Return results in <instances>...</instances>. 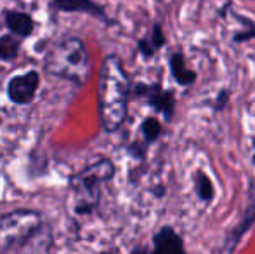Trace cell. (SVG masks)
<instances>
[{"mask_svg":"<svg viewBox=\"0 0 255 254\" xmlns=\"http://www.w3.org/2000/svg\"><path fill=\"white\" fill-rule=\"evenodd\" d=\"M130 78L118 56H104L98 82V115L103 131L111 134L125 122Z\"/></svg>","mask_w":255,"mask_h":254,"instance_id":"1","label":"cell"},{"mask_svg":"<svg viewBox=\"0 0 255 254\" xmlns=\"http://www.w3.org/2000/svg\"><path fill=\"white\" fill-rule=\"evenodd\" d=\"M44 68L49 75L71 82L75 87H84L89 78V52L84 40L66 37L54 44L45 54Z\"/></svg>","mask_w":255,"mask_h":254,"instance_id":"2","label":"cell"},{"mask_svg":"<svg viewBox=\"0 0 255 254\" xmlns=\"http://www.w3.org/2000/svg\"><path fill=\"white\" fill-rule=\"evenodd\" d=\"M115 173H117L115 164L110 159L103 157L85 169H82L80 173L70 176L68 183L75 195L73 213L78 216H87V214L94 213L101 200L103 185L110 183L115 178Z\"/></svg>","mask_w":255,"mask_h":254,"instance_id":"3","label":"cell"},{"mask_svg":"<svg viewBox=\"0 0 255 254\" xmlns=\"http://www.w3.org/2000/svg\"><path fill=\"white\" fill-rule=\"evenodd\" d=\"M47 223L40 211L14 209L0 216V253H24Z\"/></svg>","mask_w":255,"mask_h":254,"instance_id":"4","label":"cell"},{"mask_svg":"<svg viewBox=\"0 0 255 254\" xmlns=\"http://www.w3.org/2000/svg\"><path fill=\"white\" fill-rule=\"evenodd\" d=\"M40 85L38 70H30L26 73L14 75L7 82V98L14 105H30Z\"/></svg>","mask_w":255,"mask_h":254,"instance_id":"5","label":"cell"},{"mask_svg":"<svg viewBox=\"0 0 255 254\" xmlns=\"http://www.w3.org/2000/svg\"><path fill=\"white\" fill-rule=\"evenodd\" d=\"M134 96L135 98H144L146 103L156 110L158 113L165 115V119H172L174 115V94L170 91H163L160 85L154 84H135L134 85Z\"/></svg>","mask_w":255,"mask_h":254,"instance_id":"6","label":"cell"},{"mask_svg":"<svg viewBox=\"0 0 255 254\" xmlns=\"http://www.w3.org/2000/svg\"><path fill=\"white\" fill-rule=\"evenodd\" d=\"M51 10L56 12H82L103 19L104 23H111L106 16V10L94 0H51Z\"/></svg>","mask_w":255,"mask_h":254,"instance_id":"7","label":"cell"},{"mask_svg":"<svg viewBox=\"0 0 255 254\" xmlns=\"http://www.w3.org/2000/svg\"><path fill=\"white\" fill-rule=\"evenodd\" d=\"M153 251L154 253H167V254H181L184 253L182 239L170 227H163L156 232L153 237Z\"/></svg>","mask_w":255,"mask_h":254,"instance_id":"8","label":"cell"},{"mask_svg":"<svg viewBox=\"0 0 255 254\" xmlns=\"http://www.w3.org/2000/svg\"><path fill=\"white\" fill-rule=\"evenodd\" d=\"M3 21L5 26L9 28L10 33H14L16 37L26 38L33 33L35 23L31 19V16L28 12H19V10H3Z\"/></svg>","mask_w":255,"mask_h":254,"instance_id":"9","label":"cell"},{"mask_svg":"<svg viewBox=\"0 0 255 254\" xmlns=\"http://www.w3.org/2000/svg\"><path fill=\"white\" fill-rule=\"evenodd\" d=\"M168 66H170V71H172V75H174V78L181 85H189L196 80V73L191 68H188V64L184 61V56H182L181 52L172 54L170 61H168Z\"/></svg>","mask_w":255,"mask_h":254,"instance_id":"10","label":"cell"},{"mask_svg":"<svg viewBox=\"0 0 255 254\" xmlns=\"http://www.w3.org/2000/svg\"><path fill=\"white\" fill-rule=\"evenodd\" d=\"M163 44H165L163 31H161L160 24L156 23L153 26V30H151V35H149V37H146V38H141V40L137 42V49H139V52L142 54V58L149 59V58H153L154 52H156Z\"/></svg>","mask_w":255,"mask_h":254,"instance_id":"11","label":"cell"},{"mask_svg":"<svg viewBox=\"0 0 255 254\" xmlns=\"http://www.w3.org/2000/svg\"><path fill=\"white\" fill-rule=\"evenodd\" d=\"M52 242L54 239H52L51 227H49V223H45L42 227V230L37 234V237L24 248V253H49L52 248Z\"/></svg>","mask_w":255,"mask_h":254,"instance_id":"12","label":"cell"},{"mask_svg":"<svg viewBox=\"0 0 255 254\" xmlns=\"http://www.w3.org/2000/svg\"><path fill=\"white\" fill-rule=\"evenodd\" d=\"M21 42L14 37V33H7L0 37V59L2 61H14L19 54Z\"/></svg>","mask_w":255,"mask_h":254,"instance_id":"13","label":"cell"},{"mask_svg":"<svg viewBox=\"0 0 255 254\" xmlns=\"http://www.w3.org/2000/svg\"><path fill=\"white\" fill-rule=\"evenodd\" d=\"M195 181H196V193L203 202H210L214 199V187H212V181L203 171H198L195 174Z\"/></svg>","mask_w":255,"mask_h":254,"instance_id":"14","label":"cell"},{"mask_svg":"<svg viewBox=\"0 0 255 254\" xmlns=\"http://www.w3.org/2000/svg\"><path fill=\"white\" fill-rule=\"evenodd\" d=\"M141 131H142V136H144L146 143L156 141V139L160 138V134H161V124L158 122L154 117H148V119L142 122Z\"/></svg>","mask_w":255,"mask_h":254,"instance_id":"15","label":"cell"},{"mask_svg":"<svg viewBox=\"0 0 255 254\" xmlns=\"http://www.w3.org/2000/svg\"><path fill=\"white\" fill-rule=\"evenodd\" d=\"M128 153H130L134 159H144V148H141L137 143H132V145L128 146Z\"/></svg>","mask_w":255,"mask_h":254,"instance_id":"16","label":"cell"},{"mask_svg":"<svg viewBox=\"0 0 255 254\" xmlns=\"http://www.w3.org/2000/svg\"><path fill=\"white\" fill-rule=\"evenodd\" d=\"M228 98H229V92L228 91H221L217 98V105H215V110H221L224 105H228Z\"/></svg>","mask_w":255,"mask_h":254,"instance_id":"17","label":"cell"},{"mask_svg":"<svg viewBox=\"0 0 255 254\" xmlns=\"http://www.w3.org/2000/svg\"><path fill=\"white\" fill-rule=\"evenodd\" d=\"M252 145H254V164H255V138L252 139Z\"/></svg>","mask_w":255,"mask_h":254,"instance_id":"18","label":"cell"}]
</instances>
